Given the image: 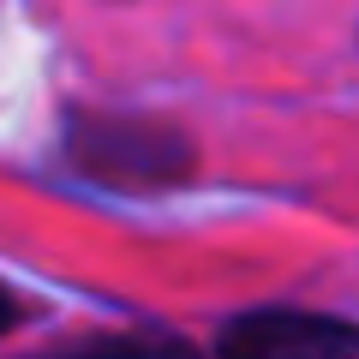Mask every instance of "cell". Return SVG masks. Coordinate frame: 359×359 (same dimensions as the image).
<instances>
[{"mask_svg":"<svg viewBox=\"0 0 359 359\" xmlns=\"http://www.w3.org/2000/svg\"><path fill=\"white\" fill-rule=\"evenodd\" d=\"M222 359H359V323L323 311H245L222 330Z\"/></svg>","mask_w":359,"mask_h":359,"instance_id":"1","label":"cell"},{"mask_svg":"<svg viewBox=\"0 0 359 359\" xmlns=\"http://www.w3.org/2000/svg\"><path fill=\"white\" fill-rule=\"evenodd\" d=\"M78 156H84V168H96V174H114L120 186L174 180L180 168L192 162V150H186L168 126H126V120L78 132Z\"/></svg>","mask_w":359,"mask_h":359,"instance_id":"2","label":"cell"},{"mask_svg":"<svg viewBox=\"0 0 359 359\" xmlns=\"http://www.w3.org/2000/svg\"><path fill=\"white\" fill-rule=\"evenodd\" d=\"M13 318H18V299H13V294H6V287H0V335L13 330Z\"/></svg>","mask_w":359,"mask_h":359,"instance_id":"3","label":"cell"}]
</instances>
